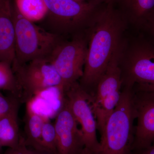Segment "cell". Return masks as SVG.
Segmentation results:
<instances>
[{
    "label": "cell",
    "instance_id": "cell-9",
    "mask_svg": "<svg viewBox=\"0 0 154 154\" xmlns=\"http://www.w3.org/2000/svg\"><path fill=\"white\" fill-rule=\"evenodd\" d=\"M133 100L137 120L133 151L146 148L154 141V92L133 91Z\"/></svg>",
    "mask_w": 154,
    "mask_h": 154
},
{
    "label": "cell",
    "instance_id": "cell-10",
    "mask_svg": "<svg viewBox=\"0 0 154 154\" xmlns=\"http://www.w3.org/2000/svg\"><path fill=\"white\" fill-rule=\"evenodd\" d=\"M54 124L58 154H84L85 143L82 131L67 102L63 97Z\"/></svg>",
    "mask_w": 154,
    "mask_h": 154
},
{
    "label": "cell",
    "instance_id": "cell-21",
    "mask_svg": "<svg viewBox=\"0 0 154 154\" xmlns=\"http://www.w3.org/2000/svg\"><path fill=\"white\" fill-rule=\"evenodd\" d=\"M29 148L23 140L19 146L15 148H8L3 154H28Z\"/></svg>",
    "mask_w": 154,
    "mask_h": 154
},
{
    "label": "cell",
    "instance_id": "cell-11",
    "mask_svg": "<svg viewBox=\"0 0 154 154\" xmlns=\"http://www.w3.org/2000/svg\"><path fill=\"white\" fill-rule=\"evenodd\" d=\"M14 42L12 0H0V60L12 65L15 58Z\"/></svg>",
    "mask_w": 154,
    "mask_h": 154
},
{
    "label": "cell",
    "instance_id": "cell-19",
    "mask_svg": "<svg viewBox=\"0 0 154 154\" xmlns=\"http://www.w3.org/2000/svg\"><path fill=\"white\" fill-rule=\"evenodd\" d=\"M20 103L19 99L12 95L8 97L0 92V119L19 107Z\"/></svg>",
    "mask_w": 154,
    "mask_h": 154
},
{
    "label": "cell",
    "instance_id": "cell-16",
    "mask_svg": "<svg viewBox=\"0 0 154 154\" xmlns=\"http://www.w3.org/2000/svg\"><path fill=\"white\" fill-rule=\"evenodd\" d=\"M22 16L34 23L41 22L46 17L48 8L44 0H14Z\"/></svg>",
    "mask_w": 154,
    "mask_h": 154
},
{
    "label": "cell",
    "instance_id": "cell-17",
    "mask_svg": "<svg viewBox=\"0 0 154 154\" xmlns=\"http://www.w3.org/2000/svg\"><path fill=\"white\" fill-rule=\"evenodd\" d=\"M8 91L19 99L21 103L22 91L18 83L12 64L0 60V91Z\"/></svg>",
    "mask_w": 154,
    "mask_h": 154
},
{
    "label": "cell",
    "instance_id": "cell-22",
    "mask_svg": "<svg viewBox=\"0 0 154 154\" xmlns=\"http://www.w3.org/2000/svg\"><path fill=\"white\" fill-rule=\"evenodd\" d=\"M29 148V147H28ZM28 154H58L57 152L48 149L42 148L40 149H33L29 148Z\"/></svg>",
    "mask_w": 154,
    "mask_h": 154
},
{
    "label": "cell",
    "instance_id": "cell-26",
    "mask_svg": "<svg viewBox=\"0 0 154 154\" xmlns=\"http://www.w3.org/2000/svg\"><path fill=\"white\" fill-rule=\"evenodd\" d=\"M3 147L1 145V143H0V154H1V152H2V149Z\"/></svg>",
    "mask_w": 154,
    "mask_h": 154
},
{
    "label": "cell",
    "instance_id": "cell-25",
    "mask_svg": "<svg viewBox=\"0 0 154 154\" xmlns=\"http://www.w3.org/2000/svg\"><path fill=\"white\" fill-rule=\"evenodd\" d=\"M75 1H79V2H88L87 0H75Z\"/></svg>",
    "mask_w": 154,
    "mask_h": 154
},
{
    "label": "cell",
    "instance_id": "cell-24",
    "mask_svg": "<svg viewBox=\"0 0 154 154\" xmlns=\"http://www.w3.org/2000/svg\"><path fill=\"white\" fill-rule=\"evenodd\" d=\"M88 2L96 3L98 5H103L109 3H113L116 5L118 0H87Z\"/></svg>",
    "mask_w": 154,
    "mask_h": 154
},
{
    "label": "cell",
    "instance_id": "cell-6",
    "mask_svg": "<svg viewBox=\"0 0 154 154\" xmlns=\"http://www.w3.org/2000/svg\"><path fill=\"white\" fill-rule=\"evenodd\" d=\"M88 49L86 32L62 38L50 56L48 60L61 79L63 93L82 76Z\"/></svg>",
    "mask_w": 154,
    "mask_h": 154
},
{
    "label": "cell",
    "instance_id": "cell-12",
    "mask_svg": "<svg viewBox=\"0 0 154 154\" xmlns=\"http://www.w3.org/2000/svg\"><path fill=\"white\" fill-rule=\"evenodd\" d=\"M115 5L138 28L154 11V0H118Z\"/></svg>",
    "mask_w": 154,
    "mask_h": 154
},
{
    "label": "cell",
    "instance_id": "cell-2",
    "mask_svg": "<svg viewBox=\"0 0 154 154\" xmlns=\"http://www.w3.org/2000/svg\"><path fill=\"white\" fill-rule=\"evenodd\" d=\"M46 17L38 23L50 33L64 38L85 33L102 5L75 0H44Z\"/></svg>",
    "mask_w": 154,
    "mask_h": 154
},
{
    "label": "cell",
    "instance_id": "cell-5",
    "mask_svg": "<svg viewBox=\"0 0 154 154\" xmlns=\"http://www.w3.org/2000/svg\"><path fill=\"white\" fill-rule=\"evenodd\" d=\"M12 9L15 29V58L12 65H22L40 59H48L63 37L25 18L19 13L14 0H12Z\"/></svg>",
    "mask_w": 154,
    "mask_h": 154
},
{
    "label": "cell",
    "instance_id": "cell-18",
    "mask_svg": "<svg viewBox=\"0 0 154 154\" xmlns=\"http://www.w3.org/2000/svg\"><path fill=\"white\" fill-rule=\"evenodd\" d=\"M41 142L42 148L57 152L55 125L46 117L42 126Z\"/></svg>",
    "mask_w": 154,
    "mask_h": 154
},
{
    "label": "cell",
    "instance_id": "cell-23",
    "mask_svg": "<svg viewBox=\"0 0 154 154\" xmlns=\"http://www.w3.org/2000/svg\"><path fill=\"white\" fill-rule=\"evenodd\" d=\"M131 154H154V141L148 147L138 150L133 151Z\"/></svg>",
    "mask_w": 154,
    "mask_h": 154
},
{
    "label": "cell",
    "instance_id": "cell-1",
    "mask_svg": "<svg viewBox=\"0 0 154 154\" xmlns=\"http://www.w3.org/2000/svg\"><path fill=\"white\" fill-rule=\"evenodd\" d=\"M128 23L114 4H103L86 31L88 53L83 75L79 83L91 99L95 95L99 80L124 39Z\"/></svg>",
    "mask_w": 154,
    "mask_h": 154
},
{
    "label": "cell",
    "instance_id": "cell-7",
    "mask_svg": "<svg viewBox=\"0 0 154 154\" xmlns=\"http://www.w3.org/2000/svg\"><path fill=\"white\" fill-rule=\"evenodd\" d=\"M12 66L22 90L21 103L27 104L34 96L50 88H59L63 92L61 79L48 59H36Z\"/></svg>",
    "mask_w": 154,
    "mask_h": 154
},
{
    "label": "cell",
    "instance_id": "cell-15",
    "mask_svg": "<svg viewBox=\"0 0 154 154\" xmlns=\"http://www.w3.org/2000/svg\"><path fill=\"white\" fill-rule=\"evenodd\" d=\"M121 90L110 94L98 106L92 108L97 123V130L100 134L103 132L108 119L118 105L121 96Z\"/></svg>",
    "mask_w": 154,
    "mask_h": 154
},
{
    "label": "cell",
    "instance_id": "cell-3",
    "mask_svg": "<svg viewBox=\"0 0 154 154\" xmlns=\"http://www.w3.org/2000/svg\"><path fill=\"white\" fill-rule=\"evenodd\" d=\"M136 119L133 91L122 87L118 105L100 134L99 149L93 154H131Z\"/></svg>",
    "mask_w": 154,
    "mask_h": 154
},
{
    "label": "cell",
    "instance_id": "cell-14",
    "mask_svg": "<svg viewBox=\"0 0 154 154\" xmlns=\"http://www.w3.org/2000/svg\"><path fill=\"white\" fill-rule=\"evenodd\" d=\"M45 117L35 112L28 104L25 116V137H23L28 147L36 149L42 148V131Z\"/></svg>",
    "mask_w": 154,
    "mask_h": 154
},
{
    "label": "cell",
    "instance_id": "cell-8",
    "mask_svg": "<svg viewBox=\"0 0 154 154\" xmlns=\"http://www.w3.org/2000/svg\"><path fill=\"white\" fill-rule=\"evenodd\" d=\"M71 110L81 126L85 143L84 154H93L99 149L97 123L90 101L91 98L80 86L74 83L62 94Z\"/></svg>",
    "mask_w": 154,
    "mask_h": 154
},
{
    "label": "cell",
    "instance_id": "cell-20",
    "mask_svg": "<svg viewBox=\"0 0 154 154\" xmlns=\"http://www.w3.org/2000/svg\"><path fill=\"white\" fill-rule=\"evenodd\" d=\"M138 28L143 32L142 36L154 44V11L149 15Z\"/></svg>",
    "mask_w": 154,
    "mask_h": 154
},
{
    "label": "cell",
    "instance_id": "cell-4",
    "mask_svg": "<svg viewBox=\"0 0 154 154\" xmlns=\"http://www.w3.org/2000/svg\"><path fill=\"white\" fill-rule=\"evenodd\" d=\"M119 64L122 87L154 92V44L142 35L131 44L123 39Z\"/></svg>",
    "mask_w": 154,
    "mask_h": 154
},
{
    "label": "cell",
    "instance_id": "cell-13",
    "mask_svg": "<svg viewBox=\"0 0 154 154\" xmlns=\"http://www.w3.org/2000/svg\"><path fill=\"white\" fill-rule=\"evenodd\" d=\"M19 108L16 107L0 119V143L3 147L15 148L24 140L19 131Z\"/></svg>",
    "mask_w": 154,
    "mask_h": 154
}]
</instances>
